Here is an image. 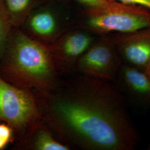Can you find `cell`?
<instances>
[{
  "mask_svg": "<svg viewBox=\"0 0 150 150\" xmlns=\"http://www.w3.org/2000/svg\"><path fill=\"white\" fill-rule=\"evenodd\" d=\"M41 117L32 91L12 85L0 77V122L11 126L15 139Z\"/></svg>",
  "mask_w": 150,
  "mask_h": 150,
  "instance_id": "3",
  "label": "cell"
},
{
  "mask_svg": "<svg viewBox=\"0 0 150 150\" xmlns=\"http://www.w3.org/2000/svg\"><path fill=\"white\" fill-rule=\"evenodd\" d=\"M13 25L2 0H0V59Z\"/></svg>",
  "mask_w": 150,
  "mask_h": 150,
  "instance_id": "12",
  "label": "cell"
},
{
  "mask_svg": "<svg viewBox=\"0 0 150 150\" xmlns=\"http://www.w3.org/2000/svg\"><path fill=\"white\" fill-rule=\"evenodd\" d=\"M21 27L30 38L47 46L62 32L56 15L47 8L33 10Z\"/></svg>",
  "mask_w": 150,
  "mask_h": 150,
  "instance_id": "9",
  "label": "cell"
},
{
  "mask_svg": "<svg viewBox=\"0 0 150 150\" xmlns=\"http://www.w3.org/2000/svg\"><path fill=\"white\" fill-rule=\"evenodd\" d=\"M113 83L125 98L150 107V76L145 71L122 63Z\"/></svg>",
  "mask_w": 150,
  "mask_h": 150,
  "instance_id": "8",
  "label": "cell"
},
{
  "mask_svg": "<svg viewBox=\"0 0 150 150\" xmlns=\"http://www.w3.org/2000/svg\"><path fill=\"white\" fill-rule=\"evenodd\" d=\"M49 46L13 27L0 59V77L18 87L47 91L61 79Z\"/></svg>",
  "mask_w": 150,
  "mask_h": 150,
  "instance_id": "2",
  "label": "cell"
},
{
  "mask_svg": "<svg viewBox=\"0 0 150 150\" xmlns=\"http://www.w3.org/2000/svg\"><path fill=\"white\" fill-rule=\"evenodd\" d=\"M15 139V134L10 126L0 122V150H4L12 141Z\"/></svg>",
  "mask_w": 150,
  "mask_h": 150,
  "instance_id": "13",
  "label": "cell"
},
{
  "mask_svg": "<svg viewBox=\"0 0 150 150\" xmlns=\"http://www.w3.org/2000/svg\"><path fill=\"white\" fill-rule=\"evenodd\" d=\"M70 75L49 90L32 91L55 137L80 150H134L139 134L115 85L79 73Z\"/></svg>",
  "mask_w": 150,
  "mask_h": 150,
  "instance_id": "1",
  "label": "cell"
},
{
  "mask_svg": "<svg viewBox=\"0 0 150 150\" xmlns=\"http://www.w3.org/2000/svg\"><path fill=\"white\" fill-rule=\"evenodd\" d=\"M148 150H150V144H149V147H148Z\"/></svg>",
  "mask_w": 150,
  "mask_h": 150,
  "instance_id": "16",
  "label": "cell"
},
{
  "mask_svg": "<svg viewBox=\"0 0 150 150\" xmlns=\"http://www.w3.org/2000/svg\"><path fill=\"white\" fill-rule=\"evenodd\" d=\"M113 43L122 63L149 74L150 71V28L127 33H116Z\"/></svg>",
  "mask_w": 150,
  "mask_h": 150,
  "instance_id": "7",
  "label": "cell"
},
{
  "mask_svg": "<svg viewBox=\"0 0 150 150\" xmlns=\"http://www.w3.org/2000/svg\"><path fill=\"white\" fill-rule=\"evenodd\" d=\"M87 30L97 34L127 33L150 28V15L126 5L107 8H91L88 12Z\"/></svg>",
  "mask_w": 150,
  "mask_h": 150,
  "instance_id": "4",
  "label": "cell"
},
{
  "mask_svg": "<svg viewBox=\"0 0 150 150\" xmlns=\"http://www.w3.org/2000/svg\"><path fill=\"white\" fill-rule=\"evenodd\" d=\"M13 27H20L32 12L38 0H2Z\"/></svg>",
  "mask_w": 150,
  "mask_h": 150,
  "instance_id": "11",
  "label": "cell"
},
{
  "mask_svg": "<svg viewBox=\"0 0 150 150\" xmlns=\"http://www.w3.org/2000/svg\"><path fill=\"white\" fill-rule=\"evenodd\" d=\"M149 74V75H150V72H149V74Z\"/></svg>",
  "mask_w": 150,
  "mask_h": 150,
  "instance_id": "17",
  "label": "cell"
},
{
  "mask_svg": "<svg viewBox=\"0 0 150 150\" xmlns=\"http://www.w3.org/2000/svg\"><path fill=\"white\" fill-rule=\"evenodd\" d=\"M94 42V38L87 31L72 30L61 32L48 46L60 76L74 74L77 61Z\"/></svg>",
  "mask_w": 150,
  "mask_h": 150,
  "instance_id": "6",
  "label": "cell"
},
{
  "mask_svg": "<svg viewBox=\"0 0 150 150\" xmlns=\"http://www.w3.org/2000/svg\"><path fill=\"white\" fill-rule=\"evenodd\" d=\"M83 5L87 6L91 8H107L120 5L117 2L112 0H75Z\"/></svg>",
  "mask_w": 150,
  "mask_h": 150,
  "instance_id": "14",
  "label": "cell"
},
{
  "mask_svg": "<svg viewBox=\"0 0 150 150\" xmlns=\"http://www.w3.org/2000/svg\"><path fill=\"white\" fill-rule=\"evenodd\" d=\"M16 139L15 148L17 150H71L55 137L42 117L32 124Z\"/></svg>",
  "mask_w": 150,
  "mask_h": 150,
  "instance_id": "10",
  "label": "cell"
},
{
  "mask_svg": "<svg viewBox=\"0 0 150 150\" xmlns=\"http://www.w3.org/2000/svg\"><path fill=\"white\" fill-rule=\"evenodd\" d=\"M122 62L112 40L94 42L77 61L75 73L113 82Z\"/></svg>",
  "mask_w": 150,
  "mask_h": 150,
  "instance_id": "5",
  "label": "cell"
},
{
  "mask_svg": "<svg viewBox=\"0 0 150 150\" xmlns=\"http://www.w3.org/2000/svg\"><path fill=\"white\" fill-rule=\"evenodd\" d=\"M117 1L123 4L129 5H137L146 7L150 10V0H112Z\"/></svg>",
  "mask_w": 150,
  "mask_h": 150,
  "instance_id": "15",
  "label": "cell"
}]
</instances>
